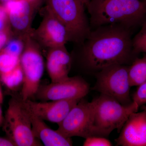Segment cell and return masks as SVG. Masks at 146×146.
<instances>
[{
  "label": "cell",
  "instance_id": "6da1fadb",
  "mask_svg": "<svg viewBox=\"0 0 146 146\" xmlns=\"http://www.w3.org/2000/svg\"><path fill=\"white\" fill-rule=\"evenodd\" d=\"M75 53L84 72L94 74L110 65H130L136 58L131 30L119 24H110L91 30Z\"/></svg>",
  "mask_w": 146,
  "mask_h": 146
},
{
  "label": "cell",
  "instance_id": "7a4b0ae2",
  "mask_svg": "<svg viewBox=\"0 0 146 146\" xmlns=\"http://www.w3.org/2000/svg\"><path fill=\"white\" fill-rule=\"evenodd\" d=\"M91 30L119 24L131 30L146 21V3L140 0H90L86 6Z\"/></svg>",
  "mask_w": 146,
  "mask_h": 146
},
{
  "label": "cell",
  "instance_id": "3957f363",
  "mask_svg": "<svg viewBox=\"0 0 146 146\" xmlns=\"http://www.w3.org/2000/svg\"><path fill=\"white\" fill-rule=\"evenodd\" d=\"M91 103V136L108 137L115 129L119 133L129 115L138 111L135 102L123 105L115 99L101 94Z\"/></svg>",
  "mask_w": 146,
  "mask_h": 146
},
{
  "label": "cell",
  "instance_id": "277c9868",
  "mask_svg": "<svg viewBox=\"0 0 146 146\" xmlns=\"http://www.w3.org/2000/svg\"><path fill=\"white\" fill-rule=\"evenodd\" d=\"M85 6L81 0H46V9L66 29L69 42L81 44L91 31Z\"/></svg>",
  "mask_w": 146,
  "mask_h": 146
},
{
  "label": "cell",
  "instance_id": "5b68a950",
  "mask_svg": "<svg viewBox=\"0 0 146 146\" xmlns=\"http://www.w3.org/2000/svg\"><path fill=\"white\" fill-rule=\"evenodd\" d=\"M25 48L20 57V63L23 73V82L21 99L31 100L38 91L44 69V63L38 42L31 34L25 38Z\"/></svg>",
  "mask_w": 146,
  "mask_h": 146
},
{
  "label": "cell",
  "instance_id": "8992f818",
  "mask_svg": "<svg viewBox=\"0 0 146 146\" xmlns=\"http://www.w3.org/2000/svg\"><path fill=\"white\" fill-rule=\"evenodd\" d=\"M3 122V130L15 146L42 145L33 134L28 113L21 98L10 100Z\"/></svg>",
  "mask_w": 146,
  "mask_h": 146
},
{
  "label": "cell",
  "instance_id": "52a82bcc",
  "mask_svg": "<svg viewBox=\"0 0 146 146\" xmlns=\"http://www.w3.org/2000/svg\"><path fill=\"white\" fill-rule=\"evenodd\" d=\"M129 66L116 64L104 68L95 74L96 82L92 89L115 99L123 105L132 103L128 78Z\"/></svg>",
  "mask_w": 146,
  "mask_h": 146
},
{
  "label": "cell",
  "instance_id": "ba28073f",
  "mask_svg": "<svg viewBox=\"0 0 146 146\" xmlns=\"http://www.w3.org/2000/svg\"><path fill=\"white\" fill-rule=\"evenodd\" d=\"M89 84L80 76L39 86L35 96L42 102L82 100L89 93Z\"/></svg>",
  "mask_w": 146,
  "mask_h": 146
},
{
  "label": "cell",
  "instance_id": "9c48e42d",
  "mask_svg": "<svg viewBox=\"0 0 146 146\" xmlns=\"http://www.w3.org/2000/svg\"><path fill=\"white\" fill-rule=\"evenodd\" d=\"M91 102L81 100L72 108L56 129L67 138L91 136Z\"/></svg>",
  "mask_w": 146,
  "mask_h": 146
},
{
  "label": "cell",
  "instance_id": "30bf717a",
  "mask_svg": "<svg viewBox=\"0 0 146 146\" xmlns=\"http://www.w3.org/2000/svg\"><path fill=\"white\" fill-rule=\"evenodd\" d=\"M32 35L39 45L48 49L65 47L69 42L68 33L64 25L46 9L43 20Z\"/></svg>",
  "mask_w": 146,
  "mask_h": 146
},
{
  "label": "cell",
  "instance_id": "8fae6325",
  "mask_svg": "<svg viewBox=\"0 0 146 146\" xmlns=\"http://www.w3.org/2000/svg\"><path fill=\"white\" fill-rule=\"evenodd\" d=\"M2 4L17 36L24 38L32 33V22L37 5L25 0H9Z\"/></svg>",
  "mask_w": 146,
  "mask_h": 146
},
{
  "label": "cell",
  "instance_id": "7c38bea8",
  "mask_svg": "<svg viewBox=\"0 0 146 146\" xmlns=\"http://www.w3.org/2000/svg\"><path fill=\"white\" fill-rule=\"evenodd\" d=\"M80 100H63L35 102L31 100H22L24 107L44 121L58 125L63 121Z\"/></svg>",
  "mask_w": 146,
  "mask_h": 146
},
{
  "label": "cell",
  "instance_id": "4fadbf2b",
  "mask_svg": "<svg viewBox=\"0 0 146 146\" xmlns=\"http://www.w3.org/2000/svg\"><path fill=\"white\" fill-rule=\"evenodd\" d=\"M119 133L117 145L146 146V110L131 114Z\"/></svg>",
  "mask_w": 146,
  "mask_h": 146
},
{
  "label": "cell",
  "instance_id": "5bb4252c",
  "mask_svg": "<svg viewBox=\"0 0 146 146\" xmlns=\"http://www.w3.org/2000/svg\"><path fill=\"white\" fill-rule=\"evenodd\" d=\"M72 58L66 47L49 49L46 56V68L51 82L64 80L69 77Z\"/></svg>",
  "mask_w": 146,
  "mask_h": 146
},
{
  "label": "cell",
  "instance_id": "9a60e30c",
  "mask_svg": "<svg viewBox=\"0 0 146 146\" xmlns=\"http://www.w3.org/2000/svg\"><path fill=\"white\" fill-rule=\"evenodd\" d=\"M26 110L31 122L32 129L33 134L35 138L42 142L44 145H72L71 138L65 137L57 130H53L47 125L44 121L37 117L27 109Z\"/></svg>",
  "mask_w": 146,
  "mask_h": 146
},
{
  "label": "cell",
  "instance_id": "2e32d148",
  "mask_svg": "<svg viewBox=\"0 0 146 146\" xmlns=\"http://www.w3.org/2000/svg\"><path fill=\"white\" fill-rule=\"evenodd\" d=\"M128 78L131 87L139 86L146 82V54L143 57H136L128 69Z\"/></svg>",
  "mask_w": 146,
  "mask_h": 146
},
{
  "label": "cell",
  "instance_id": "e0dca14e",
  "mask_svg": "<svg viewBox=\"0 0 146 146\" xmlns=\"http://www.w3.org/2000/svg\"><path fill=\"white\" fill-rule=\"evenodd\" d=\"M20 57L3 50L0 52V78L8 74L20 65Z\"/></svg>",
  "mask_w": 146,
  "mask_h": 146
},
{
  "label": "cell",
  "instance_id": "ac0fdd59",
  "mask_svg": "<svg viewBox=\"0 0 146 146\" xmlns=\"http://www.w3.org/2000/svg\"><path fill=\"white\" fill-rule=\"evenodd\" d=\"M24 75L21 63L12 72L0 78V80L7 88L14 90L22 86Z\"/></svg>",
  "mask_w": 146,
  "mask_h": 146
},
{
  "label": "cell",
  "instance_id": "d6986e66",
  "mask_svg": "<svg viewBox=\"0 0 146 146\" xmlns=\"http://www.w3.org/2000/svg\"><path fill=\"white\" fill-rule=\"evenodd\" d=\"M132 46L136 54H146V21L142 25L140 31L132 39Z\"/></svg>",
  "mask_w": 146,
  "mask_h": 146
},
{
  "label": "cell",
  "instance_id": "ffe728a7",
  "mask_svg": "<svg viewBox=\"0 0 146 146\" xmlns=\"http://www.w3.org/2000/svg\"><path fill=\"white\" fill-rule=\"evenodd\" d=\"M25 38L17 36L9 40L2 50L21 57L25 48Z\"/></svg>",
  "mask_w": 146,
  "mask_h": 146
},
{
  "label": "cell",
  "instance_id": "44dd1931",
  "mask_svg": "<svg viewBox=\"0 0 146 146\" xmlns=\"http://www.w3.org/2000/svg\"><path fill=\"white\" fill-rule=\"evenodd\" d=\"M84 146H111V142L105 137L92 136L85 138L83 143Z\"/></svg>",
  "mask_w": 146,
  "mask_h": 146
},
{
  "label": "cell",
  "instance_id": "7402d4cb",
  "mask_svg": "<svg viewBox=\"0 0 146 146\" xmlns=\"http://www.w3.org/2000/svg\"><path fill=\"white\" fill-rule=\"evenodd\" d=\"M13 33L9 22L5 27L0 31V52L5 46L7 42L13 38Z\"/></svg>",
  "mask_w": 146,
  "mask_h": 146
},
{
  "label": "cell",
  "instance_id": "603a6c76",
  "mask_svg": "<svg viewBox=\"0 0 146 146\" xmlns=\"http://www.w3.org/2000/svg\"><path fill=\"white\" fill-rule=\"evenodd\" d=\"M132 100L136 103L139 107L146 104V82L139 86L133 95Z\"/></svg>",
  "mask_w": 146,
  "mask_h": 146
},
{
  "label": "cell",
  "instance_id": "cb8c5ba5",
  "mask_svg": "<svg viewBox=\"0 0 146 146\" xmlns=\"http://www.w3.org/2000/svg\"><path fill=\"white\" fill-rule=\"evenodd\" d=\"M15 144L9 138L0 137V146H14Z\"/></svg>",
  "mask_w": 146,
  "mask_h": 146
},
{
  "label": "cell",
  "instance_id": "d4e9b609",
  "mask_svg": "<svg viewBox=\"0 0 146 146\" xmlns=\"http://www.w3.org/2000/svg\"><path fill=\"white\" fill-rule=\"evenodd\" d=\"M8 23L7 16H0V31L5 27Z\"/></svg>",
  "mask_w": 146,
  "mask_h": 146
},
{
  "label": "cell",
  "instance_id": "484cf974",
  "mask_svg": "<svg viewBox=\"0 0 146 146\" xmlns=\"http://www.w3.org/2000/svg\"><path fill=\"white\" fill-rule=\"evenodd\" d=\"M0 16H7L2 4H0Z\"/></svg>",
  "mask_w": 146,
  "mask_h": 146
},
{
  "label": "cell",
  "instance_id": "4316f807",
  "mask_svg": "<svg viewBox=\"0 0 146 146\" xmlns=\"http://www.w3.org/2000/svg\"><path fill=\"white\" fill-rule=\"evenodd\" d=\"M3 100V97L2 91L1 89L0 86V104L2 103Z\"/></svg>",
  "mask_w": 146,
  "mask_h": 146
},
{
  "label": "cell",
  "instance_id": "83f0119b",
  "mask_svg": "<svg viewBox=\"0 0 146 146\" xmlns=\"http://www.w3.org/2000/svg\"><path fill=\"white\" fill-rule=\"evenodd\" d=\"M25 1H28L29 2L35 4L37 5L39 4V0H25Z\"/></svg>",
  "mask_w": 146,
  "mask_h": 146
},
{
  "label": "cell",
  "instance_id": "f1b7e54d",
  "mask_svg": "<svg viewBox=\"0 0 146 146\" xmlns=\"http://www.w3.org/2000/svg\"><path fill=\"white\" fill-rule=\"evenodd\" d=\"M82 2L84 4L85 6V7H86L88 4L89 3L90 0H81Z\"/></svg>",
  "mask_w": 146,
  "mask_h": 146
},
{
  "label": "cell",
  "instance_id": "f546056e",
  "mask_svg": "<svg viewBox=\"0 0 146 146\" xmlns=\"http://www.w3.org/2000/svg\"><path fill=\"white\" fill-rule=\"evenodd\" d=\"M9 0H0V2L2 3H4L8 1Z\"/></svg>",
  "mask_w": 146,
  "mask_h": 146
},
{
  "label": "cell",
  "instance_id": "4dcf8cb0",
  "mask_svg": "<svg viewBox=\"0 0 146 146\" xmlns=\"http://www.w3.org/2000/svg\"><path fill=\"white\" fill-rule=\"evenodd\" d=\"M144 2H145L146 3V0H143Z\"/></svg>",
  "mask_w": 146,
  "mask_h": 146
}]
</instances>
